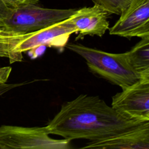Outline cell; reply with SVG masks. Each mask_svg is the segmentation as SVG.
I'll use <instances>...</instances> for the list:
<instances>
[{
    "instance_id": "obj_10",
    "label": "cell",
    "mask_w": 149,
    "mask_h": 149,
    "mask_svg": "<svg viewBox=\"0 0 149 149\" xmlns=\"http://www.w3.org/2000/svg\"><path fill=\"white\" fill-rule=\"evenodd\" d=\"M125 53L130 67L140 78H149V37L141 38Z\"/></svg>"
},
{
    "instance_id": "obj_3",
    "label": "cell",
    "mask_w": 149,
    "mask_h": 149,
    "mask_svg": "<svg viewBox=\"0 0 149 149\" xmlns=\"http://www.w3.org/2000/svg\"><path fill=\"white\" fill-rule=\"evenodd\" d=\"M65 47L83 57L90 71L119 86L122 90L140 79L130 67L125 52L109 53L73 42L66 44Z\"/></svg>"
},
{
    "instance_id": "obj_13",
    "label": "cell",
    "mask_w": 149,
    "mask_h": 149,
    "mask_svg": "<svg viewBox=\"0 0 149 149\" xmlns=\"http://www.w3.org/2000/svg\"><path fill=\"white\" fill-rule=\"evenodd\" d=\"M3 1L15 4V5H22L26 3H33L37 4L38 0H2Z\"/></svg>"
},
{
    "instance_id": "obj_2",
    "label": "cell",
    "mask_w": 149,
    "mask_h": 149,
    "mask_svg": "<svg viewBox=\"0 0 149 149\" xmlns=\"http://www.w3.org/2000/svg\"><path fill=\"white\" fill-rule=\"evenodd\" d=\"M77 9H51L26 3L15 5L0 0V30L20 34L33 32L65 20Z\"/></svg>"
},
{
    "instance_id": "obj_7",
    "label": "cell",
    "mask_w": 149,
    "mask_h": 149,
    "mask_svg": "<svg viewBox=\"0 0 149 149\" xmlns=\"http://www.w3.org/2000/svg\"><path fill=\"white\" fill-rule=\"evenodd\" d=\"M109 30L111 35L126 38L149 37V0H130Z\"/></svg>"
},
{
    "instance_id": "obj_9",
    "label": "cell",
    "mask_w": 149,
    "mask_h": 149,
    "mask_svg": "<svg viewBox=\"0 0 149 149\" xmlns=\"http://www.w3.org/2000/svg\"><path fill=\"white\" fill-rule=\"evenodd\" d=\"M81 148L149 149V123L107 139L89 141Z\"/></svg>"
},
{
    "instance_id": "obj_1",
    "label": "cell",
    "mask_w": 149,
    "mask_h": 149,
    "mask_svg": "<svg viewBox=\"0 0 149 149\" xmlns=\"http://www.w3.org/2000/svg\"><path fill=\"white\" fill-rule=\"evenodd\" d=\"M149 123L118 112L98 96L81 94L64 102L45 126L49 134L69 141H99L133 130Z\"/></svg>"
},
{
    "instance_id": "obj_11",
    "label": "cell",
    "mask_w": 149,
    "mask_h": 149,
    "mask_svg": "<svg viewBox=\"0 0 149 149\" xmlns=\"http://www.w3.org/2000/svg\"><path fill=\"white\" fill-rule=\"evenodd\" d=\"M96 5L109 14L120 15L129 5L130 0H92Z\"/></svg>"
},
{
    "instance_id": "obj_5",
    "label": "cell",
    "mask_w": 149,
    "mask_h": 149,
    "mask_svg": "<svg viewBox=\"0 0 149 149\" xmlns=\"http://www.w3.org/2000/svg\"><path fill=\"white\" fill-rule=\"evenodd\" d=\"M73 33H76V30L69 17L44 29L23 34L22 38L15 49L16 61H22L23 52L41 46L63 48Z\"/></svg>"
},
{
    "instance_id": "obj_8",
    "label": "cell",
    "mask_w": 149,
    "mask_h": 149,
    "mask_svg": "<svg viewBox=\"0 0 149 149\" xmlns=\"http://www.w3.org/2000/svg\"><path fill=\"white\" fill-rule=\"evenodd\" d=\"M108 15V12L96 5L77 9L69 17L76 33H79L76 40L87 35L101 37L109 28Z\"/></svg>"
},
{
    "instance_id": "obj_12",
    "label": "cell",
    "mask_w": 149,
    "mask_h": 149,
    "mask_svg": "<svg viewBox=\"0 0 149 149\" xmlns=\"http://www.w3.org/2000/svg\"><path fill=\"white\" fill-rule=\"evenodd\" d=\"M12 71L10 66H0V95L9 90L21 86L23 83H7V80Z\"/></svg>"
},
{
    "instance_id": "obj_4",
    "label": "cell",
    "mask_w": 149,
    "mask_h": 149,
    "mask_svg": "<svg viewBox=\"0 0 149 149\" xmlns=\"http://www.w3.org/2000/svg\"><path fill=\"white\" fill-rule=\"evenodd\" d=\"M45 126H0V149L36 148L67 149L70 141L54 139L49 136Z\"/></svg>"
},
{
    "instance_id": "obj_6",
    "label": "cell",
    "mask_w": 149,
    "mask_h": 149,
    "mask_svg": "<svg viewBox=\"0 0 149 149\" xmlns=\"http://www.w3.org/2000/svg\"><path fill=\"white\" fill-rule=\"evenodd\" d=\"M111 107L132 118L149 120V78H140L114 95Z\"/></svg>"
}]
</instances>
